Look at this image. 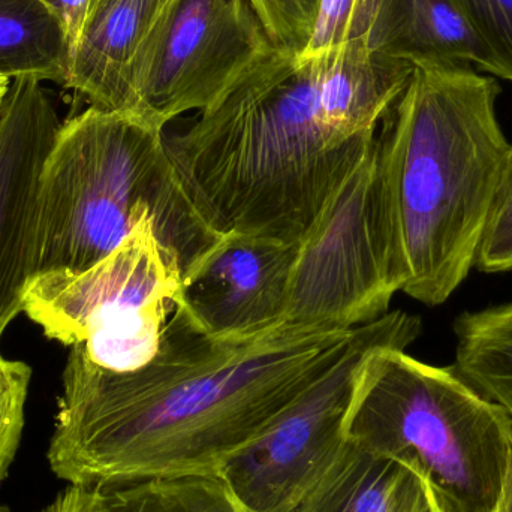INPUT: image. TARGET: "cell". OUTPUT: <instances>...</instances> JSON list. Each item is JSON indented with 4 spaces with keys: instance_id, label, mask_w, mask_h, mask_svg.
<instances>
[{
    "instance_id": "cell-1",
    "label": "cell",
    "mask_w": 512,
    "mask_h": 512,
    "mask_svg": "<svg viewBox=\"0 0 512 512\" xmlns=\"http://www.w3.org/2000/svg\"><path fill=\"white\" fill-rule=\"evenodd\" d=\"M352 331L282 324L216 337L176 307L158 354L135 372H108L71 348L48 465L68 484L219 477L342 358Z\"/></svg>"
},
{
    "instance_id": "cell-2",
    "label": "cell",
    "mask_w": 512,
    "mask_h": 512,
    "mask_svg": "<svg viewBox=\"0 0 512 512\" xmlns=\"http://www.w3.org/2000/svg\"><path fill=\"white\" fill-rule=\"evenodd\" d=\"M414 68L367 44L306 60L276 50L191 128L165 137L168 153L216 233L298 245Z\"/></svg>"
},
{
    "instance_id": "cell-3",
    "label": "cell",
    "mask_w": 512,
    "mask_h": 512,
    "mask_svg": "<svg viewBox=\"0 0 512 512\" xmlns=\"http://www.w3.org/2000/svg\"><path fill=\"white\" fill-rule=\"evenodd\" d=\"M499 93L474 66L427 63L382 119L408 262L403 292L426 306L445 303L475 267L512 147Z\"/></svg>"
},
{
    "instance_id": "cell-4",
    "label": "cell",
    "mask_w": 512,
    "mask_h": 512,
    "mask_svg": "<svg viewBox=\"0 0 512 512\" xmlns=\"http://www.w3.org/2000/svg\"><path fill=\"white\" fill-rule=\"evenodd\" d=\"M144 221L182 276L221 237L186 192L162 126L95 107L62 123L38 179L32 276L87 270Z\"/></svg>"
},
{
    "instance_id": "cell-5",
    "label": "cell",
    "mask_w": 512,
    "mask_h": 512,
    "mask_svg": "<svg viewBox=\"0 0 512 512\" xmlns=\"http://www.w3.org/2000/svg\"><path fill=\"white\" fill-rule=\"evenodd\" d=\"M385 346L364 360L346 441L420 472L451 512H496L512 459V417L453 367Z\"/></svg>"
},
{
    "instance_id": "cell-6",
    "label": "cell",
    "mask_w": 512,
    "mask_h": 512,
    "mask_svg": "<svg viewBox=\"0 0 512 512\" xmlns=\"http://www.w3.org/2000/svg\"><path fill=\"white\" fill-rule=\"evenodd\" d=\"M390 138L379 125L363 161L298 243L286 324L352 330L381 318L408 283Z\"/></svg>"
},
{
    "instance_id": "cell-7",
    "label": "cell",
    "mask_w": 512,
    "mask_h": 512,
    "mask_svg": "<svg viewBox=\"0 0 512 512\" xmlns=\"http://www.w3.org/2000/svg\"><path fill=\"white\" fill-rule=\"evenodd\" d=\"M182 268L144 221L110 255L78 273L35 274L23 312L45 336L89 363L129 373L158 354L168 316L179 300Z\"/></svg>"
},
{
    "instance_id": "cell-8",
    "label": "cell",
    "mask_w": 512,
    "mask_h": 512,
    "mask_svg": "<svg viewBox=\"0 0 512 512\" xmlns=\"http://www.w3.org/2000/svg\"><path fill=\"white\" fill-rule=\"evenodd\" d=\"M421 319L403 310L355 327L348 349L276 421L236 454L219 477L248 512H289L345 450V418L364 360L375 349H406Z\"/></svg>"
},
{
    "instance_id": "cell-9",
    "label": "cell",
    "mask_w": 512,
    "mask_h": 512,
    "mask_svg": "<svg viewBox=\"0 0 512 512\" xmlns=\"http://www.w3.org/2000/svg\"><path fill=\"white\" fill-rule=\"evenodd\" d=\"M276 50L248 0H173L138 54L132 113L162 128L203 113Z\"/></svg>"
},
{
    "instance_id": "cell-10",
    "label": "cell",
    "mask_w": 512,
    "mask_h": 512,
    "mask_svg": "<svg viewBox=\"0 0 512 512\" xmlns=\"http://www.w3.org/2000/svg\"><path fill=\"white\" fill-rule=\"evenodd\" d=\"M297 249L252 234H222L183 273L176 307L216 337L255 336L286 324Z\"/></svg>"
},
{
    "instance_id": "cell-11",
    "label": "cell",
    "mask_w": 512,
    "mask_h": 512,
    "mask_svg": "<svg viewBox=\"0 0 512 512\" xmlns=\"http://www.w3.org/2000/svg\"><path fill=\"white\" fill-rule=\"evenodd\" d=\"M60 125L41 81L11 80L0 99V339L23 310L38 179Z\"/></svg>"
},
{
    "instance_id": "cell-12",
    "label": "cell",
    "mask_w": 512,
    "mask_h": 512,
    "mask_svg": "<svg viewBox=\"0 0 512 512\" xmlns=\"http://www.w3.org/2000/svg\"><path fill=\"white\" fill-rule=\"evenodd\" d=\"M170 3L108 0L93 6L72 51L65 87L80 93L90 107L132 113L138 54Z\"/></svg>"
},
{
    "instance_id": "cell-13",
    "label": "cell",
    "mask_w": 512,
    "mask_h": 512,
    "mask_svg": "<svg viewBox=\"0 0 512 512\" xmlns=\"http://www.w3.org/2000/svg\"><path fill=\"white\" fill-rule=\"evenodd\" d=\"M369 47L414 66L466 63L502 78L501 66L454 0H382Z\"/></svg>"
},
{
    "instance_id": "cell-14",
    "label": "cell",
    "mask_w": 512,
    "mask_h": 512,
    "mask_svg": "<svg viewBox=\"0 0 512 512\" xmlns=\"http://www.w3.org/2000/svg\"><path fill=\"white\" fill-rule=\"evenodd\" d=\"M433 499L420 472L348 442L330 471L289 512H423Z\"/></svg>"
},
{
    "instance_id": "cell-15",
    "label": "cell",
    "mask_w": 512,
    "mask_h": 512,
    "mask_svg": "<svg viewBox=\"0 0 512 512\" xmlns=\"http://www.w3.org/2000/svg\"><path fill=\"white\" fill-rule=\"evenodd\" d=\"M39 512H248L221 477L135 478L68 484Z\"/></svg>"
},
{
    "instance_id": "cell-16",
    "label": "cell",
    "mask_w": 512,
    "mask_h": 512,
    "mask_svg": "<svg viewBox=\"0 0 512 512\" xmlns=\"http://www.w3.org/2000/svg\"><path fill=\"white\" fill-rule=\"evenodd\" d=\"M69 63L65 26L45 0H0V77L65 86Z\"/></svg>"
},
{
    "instance_id": "cell-17",
    "label": "cell",
    "mask_w": 512,
    "mask_h": 512,
    "mask_svg": "<svg viewBox=\"0 0 512 512\" xmlns=\"http://www.w3.org/2000/svg\"><path fill=\"white\" fill-rule=\"evenodd\" d=\"M454 334V369L512 417V303L462 313Z\"/></svg>"
},
{
    "instance_id": "cell-18",
    "label": "cell",
    "mask_w": 512,
    "mask_h": 512,
    "mask_svg": "<svg viewBox=\"0 0 512 512\" xmlns=\"http://www.w3.org/2000/svg\"><path fill=\"white\" fill-rule=\"evenodd\" d=\"M382 0H321L309 44L298 59H313L351 44L369 45Z\"/></svg>"
},
{
    "instance_id": "cell-19",
    "label": "cell",
    "mask_w": 512,
    "mask_h": 512,
    "mask_svg": "<svg viewBox=\"0 0 512 512\" xmlns=\"http://www.w3.org/2000/svg\"><path fill=\"white\" fill-rule=\"evenodd\" d=\"M30 379L32 370L26 363L0 354V483L8 477L20 447Z\"/></svg>"
},
{
    "instance_id": "cell-20",
    "label": "cell",
    "mask_w": 512,
    "mask_h": 512,
    "mask_svg": "<svg viewBox=\"0 0 512 512\" xmlns=\"http://www.w3.org/2000/svg\"><path fill=\"white\" fill-rule=\"evenodd\" d=\"M277 50L298 56L309 44L321 0H248Z\"/></svg>"
},
{
    "instance_id": "cell-21",
    "label": "cell",
    "mask_w": 512,
    "mask_h": 512,
    "mask_svg": "<svg viewBox=\"0 0 512 512\" xmlns=\"http://www.w3.org/2000/svg\"><path fill=\"white\" fill-rule=\"evenodd\" d=\"M475 267L486 273L512 268V147L484 228Z\"/></svg>"
},
{
    "instance_id": "cell-22",
    "label": "cell",
    "mask_w": 512,
    "mask_h": 512,
    "mask_svg": "<svg viewBox=\"0 0 512 512\" xmlns=\"http://www.w3.org/2000/svg\"><path fill=\"white\" fill-rule=\"evenodd\" d=\"M512 81V0H454Z\"/></svg>"
},
{
    "instance_id": "cell-23",
    "label": "cell",
    "mask_w": 512,
    "mask_h": 512,
    "mask_svg": "<svg viewBox=\"0 0 512 512\" xmlns=\"http://www.w3.org/2000/svg\"><path fill=\"white\" fill-rule=\"evenodd\" d=\"M496 512H512V459L507 484H505L504 495H502L501 504H499Z\"/></svg>"
},
{
    "instance_id": "cell-24",
    "label": "cell",
    "mask_w": 512,
    "mask_h": 512,
    "mask_svg": "<svg viewBox=\"0 0 512 512\" xmlns=\"http://www.w3.org/2000/svg\"><path fill=\"white\" fill-rule=\"evenodd\" d=\"M423 512H451L448 510L447 507H445L444 504H442L441 501H439L438 496L435 495V499H433L432 504L429 505V507L426 508Z\"/></svg>"
},
{
    "instance_id": "cell-25",
    "label": "cell",
    "mask_w": 512,
    "mask_h": 512,
    "mask_svg": "<svg viewBox=\"0 0 512 512\" xmlns=\"http://www.w3.org/2000/svg\"><path fill=\"white\" fill-rule=\"evenodd\" d=\"M9 83H11V80H8V78L0 77V99L3 98V95H5L6 90H8Z\"/></svg>"
},
{
    "instance_id": "cell-26",
    "label": "cell",
    "mask_w": 512,
    "mask_h": 512,
    "mask_svg": "<svg viewBox=\"0 0 512 512\" xmlns=\"http://www.w3.org/2000/svg\"><path fill=\"white\" fill-rule=\"evenodd\" d=\"M108 2V0H92V5H90V9L93 8V6L101 5V3ZM165 2H173V0H165Z\"/></svg>"
},
{
    "instance_id": "cell-27",
    "label": "cell",
    "mask_w": 512,
    "mask_h": 512,
    "mask_svg": "<svg viewBox=\"0 0 512 512\" xmlns=\"http://www.w3.org/2000/svg\"><path fill=\"white\" fill-rule=\"evenodd\" d=\"M0 512H9L8 508L3 507V505H0Z\"/></svg>"
},
{
    "instance_id": "cell-28",
    "label": "cell",
    "mask_w": 512,
    "mask_h": 512,
    "mask_svg": "<svg viewBox=\"0 0 512 512\" xmlns=\"http://www.w3.org/2000/svg\"><path fill=\"white\" fill-rule=\"evenodd\" d=\"M45 2H47V3H48V5H50V0H45Z\"/></svg>"
}]
</instances>
